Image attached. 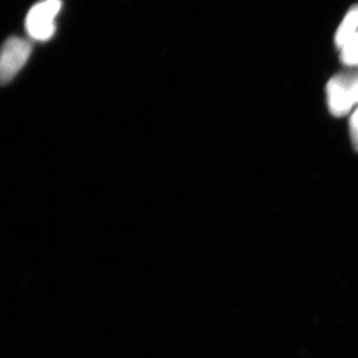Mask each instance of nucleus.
I'll list each match as a JSON object with an SVG mask.
<instances>
[{
    "label": "nucleus",
    "instance_id": "obj_1",
    "mask_svg": "<svg viewBox=\"0 0 358 358\" xmlns=\"http://www.w3.org/2000/svg\"><path fill=\"white\" fill-rule=\"evenodd\" d=\"M61 0H42L31 7L26 17V31L33 40L48 41L56 31L55 19L61 10Z\"/></svg>",
    "mask_w": 358,
    "mask_h": 358
},
{
    "label": "nucleus",
    "instance_id": "obj_2",
    "mask_svg": "<svg viewBox=\"0 0 358 358\" xmlns=\"http://www.w3.org/2000/svg\"><path fill=\"white\" fill-rule=\"evenodd\" d=\"M31 44L21 38H10L3 43L0 59V78L3 84L10 83L27 63Z\"/></svg>",
    "mask_w": 358,
    "mask_h": 358
},
{
    "label": "nucleus",
    "instance_id": "obj_3",
    "mask_svg": "<svg viewBox=\"0 0 358 358\" xmlns=\"http://www.w3.org/2000/svg\"><path fill=\"white\" fill-rule=\"evenodd\" d=\"M352 75H340L328 83V106L335 116L345 115L356 103L352 94Z\"/></svg>",
    "mask_w": 358,
    "mask_h": 358
},
{
    "label": "nucleus",
    "instance_id": "obj_4",
    "mask_svg": "<svg viewBox=\"0 0 358 358\" xmlns=\"http://www.w3.org/2000/svg\"><path fill=\"white\" fill-rule=\"evenodd\" d=\"M358 27V6H354L350 8L348 14L345 15V19L340 24L336 36H335V42L338 44V48L343 47V44L352 38L357 33Z\"/></svg>",
    "mask_w": 358,
    "mask_h": 358
},
{
    "label": "nucleus",
    "instance_id": "obj_5",
    "mask_svg": "<svg viewBox=\"0 0 358 358\" xmlns=\"http://www.w3.org/2000/svg\"><path fill=\"white\" fill-rule=\"evenodd\" d=\"M341 49V59L345 64H358V33L349 38Z\"/></svg>",
    "mask_w": 358,
    "mask_h": 358
},
{
    "label": "nucleus",
    "instance_id": "obj_6",
    "mask_svg": "<svg viewBox=\"0 0 358 358\" xmlns=\"http://www.w3.org/2000/svg\"><path fill=\"white\" fill-rule=\"evenodd\" d=\"M350 132H352V141L354 148L358 151V109L354 113L350 120Z\"/></svg>",
    "mask_w": 358,
    "mask_h": 358
}]
</instances>
